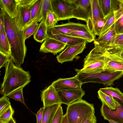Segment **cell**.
<instances>
[{
  "label": "cell",
  "instance_id": "cell-1",
  "mask_svg": "<svg viewBox=\"0 0 123 123\" xmlns=\"http://www.w3.org/2000/svg\"><path fill=\"white\" fill-rule=\"evenodd\" d=\"M4 25L11 48V57L15 64L20 67L24 63L27 51L23 31L17 26L14 18L5 12Z\"/></svg>",
  "mask_w": 123,
  "mask_h": 123
},
{
  "label": "cell",
  "instance_id": "cell-2",
  "mask_svg": "<svg viewBox=\"0 0 123 123\" xmlns=\"http://www.w3.org/2000/svg\"><path fill=\"white\" fill-rule=\"evenodd\" d=\"M14 62L11 57L5 67V75L0 90L1 94L3 96H8L16 90L25 86L31 81L29 72L16 66Z\"/></svg>",
  "mask_w": 123,
  "mask_h": 123
},
{
  "label": "cell",
  "instance_id": "cell-3",
  "mask_svg": "<svg viewBox=\"0 0 123 123\" xmlns=\"http://www.w3.org/2000/svg\"><path fill=\"white\" fill-rule=\"evenodd\" d=\"M94 47L84 60L83 67L78 69L80 72L93 73L101 71L110 58L105 46L94 44Z\"/></svg>",
  "mask_w": 123,
  "mask_h": 123
},
{
  "label": "cell",
  "instance_id": "cell-4",
  "mask_svg": "<svg viewBox=\"0 0 123 123\" xmlns=\"http://www.w3.org/2000/svg\"><path fill=\"white\" fill-rule=\"evenodd\" d=\"M95 113L93 104L81 99L68 105L66 113L69 123H84Z\"/></svg>",
  "mask_w": 123,
  "mask_h": 123
},
{
  "label": "cell",
  "instance_id": "cell-5",
  "mask_svg": "<svg viewBox=\"0 0 123 123\" xmlns=\"http://www.w3.org/2000/svg\"><path fill=\"white\" fill-rule=\"evenodd\" d=\"M76 75L82 84L89 82L102 84L105 86H111L114 82L121 77L123 72H115L106 70L97 72H84L76 68Z\"/></svg>",
  "mask_w": 123,
  "mask_h": 123
},
{
  "label": "cell",
  "instance_id": "cell-6",
  "mask_svg": "<svg viewBox=\"0 0 123 123\" xmlns=\"http://www.w3.org/2000/svg\"><path fill=\"white\" fill-rule=\"evenodd\" d=\"M37 0H16L18 7L17 14L14 18L16 23L22 30L29 21L31 10Z\"/></svg>",
  "mask_w": 123,
  "mask_h": 123
},
{
  "label": "cell",
  "instance_id": "cell-7",
  "mask_svg": "<svg viewBox=\"0 0 123 123\" xmlns=\"http://www.w3.org/2000/svg\"><path fill=\"white\" fill-rule=\"evenodd\" d=\"M74 18L86 22L91 10L90 0H68Z\"/></svg>",
  "mask_w": 123,
  "mask_h": 123
},
{
  "label": "cell",
  "instance_id": "cell-8",
  "mask_svg": "<svg viewBox=\"0 0 123 123\" xmlns=\"http://www.w3.org/2000/svg\"><path fill=\"white\" fill-rule=\"evenodd\" d=\"M87 41L79 43L68 45L61 53L57 55L58 62L62 64L63 63L72 61L79 54L82 53L86 48Z\"/></svg>",
  "mask_w": 123,
  "mask_h": 123
},
{
  "label": "cell",
  "instance_id": "cell-9",
  "mask_svg": "<svg viewBox=\"0 0 123 123\" xmlns=\"http://www.w3.org/2000/svg\"><path fill=\"white\" fill-rule=\"evenodd\" d=\"M53 12L58 21L74 18L68 0H51Z\"/></svg>",
  "mask_w": 123,
  "mask_h": 123
},
{
  "label": "cell",
  "instance_id": "cell-10",
  "mask_svg": "<svg viewBox=\"0 0 123 123\" xmlns=\"http://www.w3.org/2000/svg\"><path fill=\"white\" fill-rule=\"evenodd\" d=\"M116 101L117 109L111 110L108 107L102 103L100 108L101 115L105 120H112L117 123H123V103L115 98Z\"/></svg>",
  "mask_w": 123,
  "mask_h": 123
},
{
  "label": "cell",
  "instance_id": "cell-11",
  "mask_svg": "<svg viewBox=\"0 0 123 123\" xmlns=\"http://www.w3.org/2000/svg\"><path fill=\"white\" fill-rule=\"evenodd\" d=\"M51 84L56 90H68L80 89L83 84L76 75L71 78H59Z\"/></svg>",
  "mask_w": 123,
  "mask_h": 123
},
{
  "label": "cell",
  "instance_id": "cell-12",
  "mask_svg": "<svg viewBox=\"0 0 123 123\" xmlns=\"http://www.w3.org/2000/svg\"><path fill=\"white\" fill-rule=\"evenodd\" d=\"M47 37L57 40L67 45L87 41L82 39L62 34L55 30L52 27H47Z\"/></svg>",
  "mask_w": 123,
  "mask_h": 123
},
{
  "label": "cell",
  "instance_id": "cell-13",
  "mask_svg": "<svg viewBox=\"0 0 123 123\" xmlns=\"http://www.w3.org/2000/svg\"><path fill=\"white\" fill-rule=\"evenodd\" d=\"M62 104L68 105L81 99L85 94L82 88L80 89L68 90H56Z\"/></svg>",
  "mask_w": 123,
  "mask_h": 123
},
{
  "label": "cell",
  "instance_id": "cell-14",
  "mask_svg": "<svg viewBox=\"0 0 123 123\" xmlns=\"http://www.w3.org/2000/svg\"><path fill=\"white\" fill-rule=\"evenodd\" d=\"M41 97L44 107L62 104L57 92L51 84L42 92Z\"/></svg>",
  "mask_w": 123,
  "mask_h": 123
},
{
  "label": "cell",
  "instance_id": "cell-15",
  "mask_svg": "<svg viewBox=\"0 0 123 123\" xmlns=\"http://www.w3.org/2000/svg\"><path fill=\"white\" fill-rule=\"evenodd\" d=\"M64 43L55 39L47 37L41 44L40 52L51 53L54 55L62 51L67 46Z\"/></svg>",
  "mask_w": 123,
  "mask_h": 123
},
{
  "label": "cell",
  "instance_id": "cell-16",
  "mask_svg": "<svg viewBox=\"0 0 123 123\" xmlns=\"http://www.w3.org/2000/svg\"><path fill=\"white\" fill-rule=\"evenodd\" d=\"M91 10L89 17L86 22L89 31L92 33L96 22L105 18L100 6L98 0H90Z\"/></svg>",
  "mask_w": 123,
  "mask_h": 123
},
{
  "label": "cell",
  "instance_id": "cell-17",
  "mask_svg": "<svg viewBox=\"0 0 123 123\" xmlns=\"http://www.w3.org/2000/svg\"><path fill=\"white\" fill-rule=\"evenodd\" d=\"M52 27L59 32L67 35L77 30H83L89 31L86 25L71 22L60 25H56Z\"/></svg>",
  "mask_w": 123,
  "mask_h": 123
},
{
  "label": "cell",
  "instance_id": "cell-18",
  "mask_svg": "<svg viewBox=\"0 0 123 123\" xmlns=\"http://www.w3.org/2000/svg\"><path fill=\"white\" fill-rule=\"evenodd\" d=\"M99 5L105 18L120 8L119 0H98Z\"/></svg>",
  "mask_w": 123,
  "mask_h": 123
},
{
  "label": "cell",
  "instance_id": "cell-19",
  "mask_svg": "<svg viewBox=\"0 0 123 123\" xmlns=\"http://www.w3.org/2000/svg\"><path fill=\"white\" fill-rule=\"evenodd\" d=\"M108 53L110 59L105 64L104 69L123 72V60L115 54Z\"/></svg>",
  "mask_w": 123,
  "mask_h": 123
},
{
  "label": "cell",
  "instance_id": "cell-20",
  "mask_svg": "<svg viewBox=\"0 0 123 123\" xmlns=\"http://www.w3.org/2000/svg\"><path fill=\"white\" fill-rule=\"evenodd\" d=\"M114 27V24L105 33L95 39L94 41V44L102 45L106 47L110 46L113 42L117 35Z\"/></svg>",
  "mask_w": 123,
  "mask_h": 123
},
{
  "label": "cell",
  "instance_id": "cell-21",
  "mask_svg": "<svg viewBox=\"0 0 123 123\" xmlns=\"http://www.w3.org/2000/svg\"><path fill=\"white\" fill-rule=\"evenodd\" d=\"M123 13V6L122 4L121 8L115 11L107 17L100 35V37L107 32L115 22L121 17Z\"/></svg>",
  "mask_w": 123,
  "mask_h": 123
},
{
  "label": "cell",
  "instance_id": "cell-22",
  "mask_svg": "<svg viewBox=\"0 0 123 123\" xmlns=\"http://www.w3.org/2000/svg\"><path fill=\"white\" fill-rule=\"evenodd\" d=\"M0 6L11 18H15L18 7L16 0H0Z\"/></svg>",
  "mask_w": 123,
  "mask_h": 123
},
{
  "label": "cell",
  "instance_id": "cell-23",
  "mask_svg": "<svg viewBox=\"0 0 123 123\" xmlns=\"http://www.w3.org/2000/svg\"><path fill=\"white\" fill-rule=\"evenodd\" d=\"M0 53L5 55L11 57L10 45L4 26L0 31Z\"/></svg>",
  "mask_w": 123,
  "mask_h": 123
},
{
  "label": "cell",
  "instance_id": "cell-24",
  "mask_svg": "<svg viewBox=\"0 0 123 123\" xmlns=\"http://www.w3.org/2000/svg\"><path fill=\"white\" fill-rule=\"evenodd\" d=\"M61 104L44 107L42 123H51L57 110Z\"/></svg>",
  "mask_w": 123,
  "mask_h": 123
},
{
  "label": "cell",
  "instance_id": "cell-25",
  "mask_svg": "<svg viewBox=\"0 0 123 123\" xmlns=\"http://www.w3.org/2000/svg\"><path fill=\"white\" fill-rule=\"evenodd\" d=\"M43 1V0H37L33 5L31 10L30 20L25 26L35 22H40V19Z\"/></svg>",
  "mask_w": 123,
  "mask_h": 123
},
{
  "label": "cell",
  "instance_id": "cell-26",
  "mask_svg": "<svg viewBox=\"0 0 123 123\" xmlns=\"http://www.w3.org/2000/svg\"><path fill=\"white\" fill-rule=\"evenodd\" d=\"M47 28L45 21L42 20L39 23L38 28L33 35L34 39L40 43L44 41L47 37Z\"/></svg>",
  "mask_w": 123,
  "mask_h": 123
},
{
  "label": "cell",
  "instance_id": "cell-27",
  "mask_svg": "<svg viewBox=\"0 0 123 123\" xmlns=\"http://www.w3.org/2000/svg\"><path fill=\"white\" fill-rule=\"evenodd\" d=\"M98 97L101 101L107 105L111 110L117 109L116 101L112 97L107 95L99 90L98 92Z\"/></svg>",
  "mask_w": 123,
  "mask_h": 123
},
{
  "label": "cell",
  "instance_id": "cell-28",
  "mask_svg": "<svg viewBox=\"0 0 123 123\" xmlns=\"http://www.w3.org/2000/svg\"><path fill=\"white\" fill-rule=\"evenodd\" d=\"M68 35L84 39L88 43L94 41L95 39V37L89 31L77 30L70 33Z\"/></svg>",
  "mask_w": 123,
  "mask_h": 123
},
{
  "label": "cell",
  "instance_id": "cell-29",
  "mask_svg": "<svg viewBox=\"0 0 123 123\" xmlns=\"http://www.w3.org/2000/svg\"><path fill=\"white\" fill-rule=\"evenodd\" d=\"M99 90L107 95L118 99L123 103V93L118 88L111 86L101 88Z\"/></svg>",
  "mask_w": 123,
  "mask_h": 123
},
{
  "label": "cell",
  "instance_id": "cell-30",
  "mask_svg": "<svg viewBox=\"0 0 123 123\" xmlns=\"http://www.w3.org/2000/svg\"><path fill=\"white\" fill-rule=\"evenodd\" d=\"M39 24L35 22L25 26L22 30L24 32L25 40L29 38L36 31Z\"/></svg>",
  "mask_w": 123,
  "mask_h": 123
},
{
  "label": "cell",
  "instance_id": "cell-31",
  "mask_svg": "<svg viewBox=\"0 0 123 123\" xmlns=\"http://www.w3.org/2000/svg\"><path fill=\"white\" fill-rule=\"evenodd\" d=\"M58 21L56 15L53 11L49 10L47 11L45 21L47 27L55 26Z\"/></svg>",
  "mask_w": 123,
  "mask_h": 123
},
{
  "label": "cell",
  "instance_id": "cell-32",
  "mask_svg": "<svg viewBox=\"0 0 123 123\" xmlns=\"http://www.w3.org/2000/svg\"><path fill=\"white\" fill-rule=\"evenodd\" d=\"M24 87H22L14 91L10 94L8 97L16 101L21 102L27 107L23 94V89Z\"/></svg>",
  "mask_w": 123,
  "mask_h": 123
},
{
  "label": "cell",
  "instance_id": "cell-33",
  "mask_svg": "<svg viewBox=\"0 0 123 123\" xmlns=\"http://www.w3.org/2000/svg\"><path fill=\"white\" fill-rule=\"evenodd\" d=\"M14 111L11 105L7 110L0 113V122L7 123L12 118Z\"/></svg>",
  "mask_w": 123,
  "mask_h": 123
},
{
  "label": "cell",
  "instance_id": "cell-34",
  "mask_svg": "<svg viewBox=\"0 0 123 123\" xmlns=\"http://www.w3.org/2000/svg\"><path fill=\"white\" fill-rule=\"evenodd\" d=\"M123 47V33L117 34L112 44L110 46L105 48L107 50H109Z\"/></svg>",
  "mask_w": 123,
  "mask_h": 123
},
{
  "label": "cell",
  "instance_id": "cell-35",
  "mask_svg": "<svg viewBox=\"0 0 123 123\" xmlns=\"http://www.w3.org/2000/svg\"><path fill=\"white\" fill-rule=\"evenodd\" d=\"M48 10L53 11L51 0H43L40 19V22L43 20L45 21L47 12Z\"/></svg>",
  "mask_w": 123,
  "mask_h": 123
},
{
  "label": "cell",
  "instance_id": "cell-36",
  "mask_svg": "<svg viewBox=\"0 0 123 123\" xmlns=\"http://www.w3.org/2000/svg\"><path fill=\"white\" fill-rule=\"evenodd\" d=\"M106 18H101L98 20L95 23L93 27L92 33L95 37L99 36L105 23Z\"/></svg>",
  "mask_w": 123,
  "mask_h": 123
},
{
  "label": "cell",
  "instance_id": "cell-37",
  "mask_svg": "<svg viewBox=\"0 0 123 123\" xmlns=\"http://www.w3.org/2000/svg\"><path fill=\"white\" fill-rule=\"evenodd\" d=\"M11 105L9 98L7 96H3L0 99V113L7 110Z\"/></svg>",
  "mask_w": 123,
  "mask_h": 123
},
{
  "label": "cell",
  "instance_id": "cell-38",
  "mask_svg": "<svg viewBox=\"0 0 123 123\" xmlns=\"http://www.w3.org/2000/svg\"><path fill=\"white\" fill-rule=\"evenodd\" d=\"M114 27L116 34L123 33V13L115 23Z\"/></svg>",
  "mask_w": 123,
  "mask_h": 123
},
{
  "label": "cell",
  "instance_id": "cell-39",
  "mask_svg": "<svg viewBox=\"0 0 123 123\" xmlns=\"http://www.w3.org/2000/svg\"><path fill=\"white\" fill-rule=\"evenodd\" d=\"M63 115L62 108L61 106L57 110L51 123H61Z\"/></svg>",
  "mask_w": 123,
  "mask_h": 123
},
{
  "label": "cell",
  "instance_id": "cell-40",
  "mask_svg": "<svg viewBox=\"0 0 123 123\" xmlns=\"http://www.w3.org/2000/svg\"><path fill=\"white\" fill-rule=\"evenodd\" d=\"M10 57L0 53V68L6 67Z\"/></svg>",
  "mask_w": 123,
  "mask_h": 123
},
{
  "label": "cell",
  "instance_id": "cell-41",
  "mask_svg": "<svg viewBox=\"0 0 123 123\" xmlns=\"http://www.w3.org/2000/svg\"><path fill=\"white\" fill-rule=\"evenodd\" d=\"M111 53L115 54L123 60V47L107 51Z\"/></svg>",
  "mask_w": 123,
  "mask_h": 123
},
{
  "label": "cell",
  "instance_id": "cell-42",
  "mask_svg": "<svg viewBox=\"0 0 123 123\" xmlns=\"http://www.w3.org/2000/svg\"><path fill=\"white\" fill-rule=\"evenodd\" d=\"M44 109L43 107L41 108L36 114L37 123H42Z\"/></svg>",
  "mask_w": 123,
  "mask_h": 123
},
{
  "label": "cell",
  "instance_id": "cell-43",
  "mask_svg": "<svg viewBox=\"0 0 123 123\" xmlns=\"http://www.w3.org/2000/svg\"><path fill=\"white\" fill-rule=\"evenodd\" d=\"M0 8V31L4 26V14L5 11L2 8Z\"/></svg>",
  "mask_w": 123,
  "mask_h": 123
},
{
  "label": "cell",
  "instance_id": "cell-44",
  "mask_svg": "<svg viewBox=\"0 0 123 123\" xmlns=\"http://www.w3.org/2000/svg\"><path fill=\"white\" fill-rule=\"evenodd\" d=\"M97 119L94 115L90 118L87 120L84 123H96Z\"/></svg>",
  "mask_w": 123,
  "mask_h": 123
},
{
  "label": "cell",
  "instance_id": "cell-45",
  "mask_svg": "<svg viewBox=\"0 0 123 123\" xmlns=\"http://www.w3.org/2000/svg\"><path fill=\"white\" fill-rule=\"evenodd\" d=\"M61 123H69L67 114L63 115Z\"/></svg>",
  "mask_w": 123,
  "mask_h": 123
},
{
  "label": "cell",
  "instance_id": "cell-46",
  "mask_svg": "<svg viewBox=\"0 0 123 123\" xmlns=\"http://www.w3.org/2000/svg\"><path fill=\"white\" fill-rule=\"evenodd\" d=\"M7 123H16V121L12 117L9 121Z\"/></svg>",
  "mask_w": 123,
  "mask_h": 123
},
{
  "label": "cell",
  "instance_id": "cell-47",
  "mask_svg": "<svg viewBox=\"0 0 123 123\" xmlns=\"http://www.w3.org/2000/svg\"><path fill=\"white\" fill-rule=\"evenodd\" d=\"M108 121L110 123H117L111 120H110Z\"/></svg>",
  "mask_w": 123,
  "mask_h": 123
},
{
  "label": "cell",
  "instance_id": "cell-48",
  "mask_svg": "<svg viewBox=\"0 0 123 123\" xmlns=\"http://www.w3.org/2000/svg\"><path fill=\"white\" fill-rule=\"evenodd\" d=\"M122 4L123 6V0H121Z\"/></svg>",
  "mask_w": 123,
  "mask_h": 123
},
{
  "label": "cell",
  "instance_id": "cell-49",
  "mask_svg": "<svg viewBox=\"0 0 123 123\" xmlns=\"http://www.w3.org/2000/svg\"><path fill=\"white\" fill-rule=\"evenodd\" d=\"M0 123H1V122H0Z\"/></svg>",
  "mask_w": 123,
  "mask_h": 123
}]
</instances>
